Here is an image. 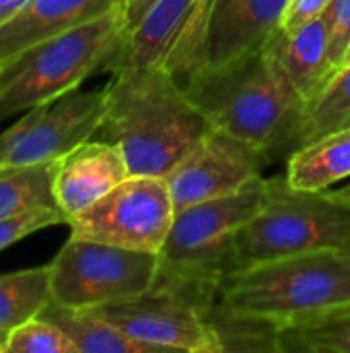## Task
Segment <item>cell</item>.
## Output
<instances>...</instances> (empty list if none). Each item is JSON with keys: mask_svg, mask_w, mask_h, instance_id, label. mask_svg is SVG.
I'll return each mask as SVG.
<instances>
[{"mask_svg": "<svg viewBox=\"0 0 350 353\" xmlns=\"http://www.w3.org/2000/svg\"><path fill=\"white\" fill-rule=\"evenodd\" d=\"M221 304L276 329L350 304V265L338 250L260 263L221 281Z\"/></svg>", "mask_w": 350, "mask_h": 353, "instance_id": "277c9868", "label": "cell"}, {"mask_svg": "<svg viewBox=\"0 0 350 353\" xmlns=\"http://www.w3.org/2000/svg\"><path fill=\"white\" fill-rule=\"evenodd\" d=\"M350 176V128L316 139L287 157V182L297 190L324 192Z\"/></svg>", "mask_w": 350, "mask_h": 353, "instance_id": "ac0fdd59", "label": "cell"}, {"mask_svg": "<svg viewBox=\"0 0 350 353\" xmlns=\"http://www.w3.org/2000/svg\"><path fill=\"white\" fill-rule=\"evenodd\" d=\"M334 194H338V196H340V199H344V201H350V184L349 186H344V188L334 190Z\"/></svg>", "mask_w": 350, "mask_h": 353, "instance_id": "f1b7e54d", "label": "cell"}, {"mask_svg": "<svg viewBox=\"0 0 350 353\" xmlns=\"http://www.w3.org/2000/svg\"><path fill=\"white\" fill-rule=\"evenodd\" d=\"M128 27L122 8L37 41L0 66V122L78 89L89 77L120 66Z\"/></svg>", "mask_w": 350, "mask_h": 353, "instance_id": "3957f363", "label": "cell"}, {"mask_svg": "<svg viewBox=\"0 0 350 353\" xmlns=\"http://www.w3.org/2000/svg\"><path fill=\"white\" fill-rule=\"evenodd\" d=\"M338 252H340V254H342V256L347 259V263L350 265V240L347 242V244H344V246H342V248H340V250H338Z\"/></svg>", "mask_w": 350, "mask_h": 353, "instance_id": "f546056e", "label": "cell"}, {"mask_svg": "<svg viewBox=\"0 0 350 353\" xmlns=\"http://www.w3.org/2000/svg\"><path fill=\"white\" fill-rule=\"evenodd\" d=\"M159 265L155 252L70 236L50 263L52 302L87 310L138 296L155 283Z\"/></svg>", "mask_w": 350, "mask_h": 353, "instance_id": "ba28073f", "label": "cell"}, {"mask_svg": "<svg viewBox=\"0 0 350 353\" xmlns=\"http://www.w3.org/2000/svg\"><path fill=\"white\" fill-rule=\"evenodd\" d=\"M219 292L217 283L177 275L159 265L157 279L146 292L87 310L161 352L221 353V339L206 319Z\"/></svg>", "mask_w": 350, "mask_h": 353, "instance_id": "8992f818", "label": "cell"}, {"mask_svg": "<svg viewBox=\"0 0 350 353\" xmlns=\"http://www.w3.org/2000/svg\"><path fill=\"white\" fill-rule=\"evenodd\" d=\"M266 41L301 103L309 101L334 74L328 58V33L322 14L289 33L276 27Z\"/></svg>", "mask_w": 350, "mask_h": 353, "instance_id": "e0dca14e", "label": "cell"}, {"mask_svg": "<svg viewBox=\"0 0 350 353\" xmlns=\"http://www.w3.org/2000/svg\"><path fill=\"white\" fill-rule=\"evenodd\" d=\"M105 118V89H72L33 105L0 132V168L56 161L99 132Z\"/></svg>", "mask_w": 350, "mask_h": 353, "instance_id": "8fae6325", "label": "cell"}, {"mask_svg": "<svg viewBox=\"0 0 350 353\" xmlns=\"http://www.w3.org/2000/svg\"><path fill=\"white\" fill-rule=\"evenodd\" d=\"M349 240L350 201L334 190H297L285 176H274L268 178L260 211L235 238V271L305 252L340 250Z\"/></svg>", "mask_w": 350, "mask_h": 353, "instance_id": "5b68a950", "label": "cell"}, {"mask_svg": "<svg viewBox=\"0 0 350 353\" xmlns=\"http://www.w3.org/2000/svg\"><path fill=\"white\" fill-rule=\"evenodd\" d=\"M155 0H126L124 2V19H126V27H128V35L134 29V25L142 19V14L149 10V6Z\"/></svg>", "mask_w": 350, "mask_h": 353, "instance_id": "4316f807", "label": "cell"}, {"mask_svg": "<svg viewBox=\"0 0 350 353\" xmlns=\"http://www.w3.org/2000/svg\"><path fill=\"white\" fill-rule=\"evenodd\" d=\"M322 19L328 33V58L336 72L350 43V0H332Z\"/></svg>", "mask_w": 350, "mask_h": 353, "instance_id": "d4e9b609", "label": "cell"}, {"mask_svg": "<svg viewBox=\"0 0 350 353\" xmlns=\"http://www.w3.org/2000/svg\"><path fill=\"white\" fill-rule=\"evenodd\" d=\"M347 128H350V66L338 68L309 101L289 116L268 151L270 161L289 157L299 147Z\"/></svg>", "mask_w": 350, "mask_h": 353, "instance_id": "2e32d148", "label": "cell"}, {"mask_svg": "<svg viewBox=\"0 0 350 353\" xmlns=\"http://www.w3.org/2000/svg\"><path fill=\"white\" fill-rule=\"evenodd\" d=\"M268 178L260 176L237 192L175 211L159 252L161 269L221 285L235 271V238L260 211Z\"/></svg>", "mask_w": 350, "mask_h": 353, "instance_id": "52a82bcc", "label": "cell"}, {"mask_svg": "<svg viewBox=\"0 0 350 353\" xmlns=\"http://www.w3.org/2000/svg\"><path fill=\"white\" fill-rule=\"evenodd\" d=\"M58 223H66V215L56 207H41L33 209L14 217L0 219V250L8 248L10 244Z\"/></svg>", "mask_w": 350, "mask_h": 353, "instance_id": "cb8c5ba5", "label": "cell"}, {"mask_svg": "<svg viewBox=\"0 0 350 353\" xmlns=\"http://www.w3.org/2000/svg\"><path fill=\"white\" fill-rule=\"evenodd\" d=\"M124 2L126 0H31L19 17L0 27V62L4 64L37 41L124 8Z\"/></svg>", "mask_w": 350, "mask_h": 353, "instance_id": "5bb4252c", "label": "cell"}, {"mask_svg": "<svg viewBox=\"0 0 350 353\" xmlns=\"http://www.w3.org/2000/svg\"><path fill=\"white\" fill-rule=\"evenodd\" d=\"M39 316L58 325L72 339L78 353H163L155 345L124 335L93 310L66 308L50 302Z\"/></svg>", "mask_w": 350, "mask_h": 353, "instance_id": "d6986e66", "label": "cell"}, {"mask_svg": "<svg viewBox=\"0 0 350 353\" xmlns=\"http://www.w3.org/2000/svg\"><path fill=\"white\" fill-rule=\"evenodd\" d=\"M332 0H289L287 4V10L281 19V25L278 29L283 31H295L297 27H301L303 23L320 17L326 6L330 4Z\"/></svg>", "mask_w": 350, "mask_h": 353, "instance_id": "484cf974", "label": "cell"}, {"mask_svg": "<svg viewBox=\"0 0 350 353\" xmlns=\"http://www.w3.org/2000/svg\"><path fill=\"white\" fill-rule=\"evenodd\" d=\"M215 2L155 0L130 31L120 66L161 68L184 83L206 62V39Z\"/></svg>", "mask_w": 350, "mask_h": 353, "instance_id": "30bf717a", "label": "cell"}, {"mask_svg": "<svg viewBox=\"0 0 350 353\" xmlns=\"http://www.w3.org/2000/svg\"><path fill=\"white\" fill-rule=\"evenodd\" d=\"M0 66H2V62H0Z\"/></svg>", "mask_w": 350, "mask_h": 353, "instance_id": "1f68e13d", "label": "cell"}, {"mask_svg": "<svg viewBox=\"0 0 350 353\" xmlns=\"http://www.w3.org/2000/svg\"><path fill=\"white\" fill-rule=\"evenodd\" d=\"M287 4L289 0H217L204 64L225 62L266 41L281 25Z\"/></svg>", "mask_w": 350, "mask_h": 353, "instance_id": "9a60e30c", "label": "cell"}, {"mask_svg": "<svg viewBox=\"0 0 350 353\" xmlns=\"http://www.w3.org/2000/svg\"><path fill=\"white\" fill-rule=\"evenodd\" d=\"M31 0H0V27L19 17Z\"/></svg>", "mask_w": 350, "mask_h": 353, "instance_id": "83f0119b", "label": "cell"}, {"mask_svg": "<svg viewBox=\"0 0 350 353\" xmlns=\"http://www.w3.org/2000/svg\"><path fill=\"white\" fill-rule=\"evenodd\" d=\"M347 66H350V43L349 48H347V52H344V58H342V62H340L338 68H347Z\"/></svg>", "mask_w": 350, "mask_h": 353, "instance_id": "4dcf8cb0", "label": "cell"}, {"mask_svg": "<svg viewBox=\"0 0 350 353\" xmlns=\"http://www.w3.org/2000/svg\"><path fill=\"white\" fill-rule=\"evenodd\" d=\"M52 302L50 265L0 275V341Z\"/></svg>", "mask_w": 350, "mask_h": 353, "instance_id": "ffe728a7", "label": "cell"}, {"mask_svg": "<svg viewBox=\"0 0 350 353\" xmlns=\"http://www.w3.org/2000/svg\"><path fill=\"white\" fill-rule=\"evenodd\" d=\"M130 176L124 153L109 141H85L52 168V186L58 209L70 217L83 213Z\"/></svg>", "mask_w": 350, "mask_h": 353, "instance_id": "4fadbf2b", "label": "cell"}, {"mask_svg": "<svg viewBox=\"0 0 350 353\" xmlns=\"http://www.w3.org/2000/svg\"><path fill=\"white\" fill-rule=\"evenodd\" d=\"M105 87L103 139L118 145L130 176L165 178L210 128L167 70L120 66Z\"/></svg>", "mask_w": 350, "mask_h": 353, "instance_id": "6da1fadb", "label": "cell"}, {"mask_svg": "<svg viewBox=\"0 0 350 353\" xmlns=\"http://www.w3.org/2000/svg\"><path fill=\"white\" fill-rule=\"evenodd\" d=\"M54 161L0 168V219L41 207H56L52 186Z\"/></svg>", "mask_w": 350, "mask_h": 353, "instance_id": "7402d4cb", "label": "cell"}, {"mask_svg": "<svg viewBox=\"0 0 350 353\" xmlns=\"http://www.w3.org/2000/svg\"><path fill=\"white\" fill-rule=\"evenodd\" d=\"M173 217L175 205L165 178L128 176L66 225L76 238L159 254Z\"/></svg>", "mask_w": 350, "mask_h": 353, "instance_id": "9c48e42d", "label": "cell"}, {"mask_svg": "<svg viewBox=\"0 0 350 353\" xmlns=\"http://www.w3.org/2000/svg\"><path fill=\"white\" fill-rule=\"evenodd\" d=\"M276 347L285 353H350V304L278 329Z\"/></svg>", "mask_w": 350, "mask_h": 353, "instance_id": "44dd1931", "label": "cell"}, {"mask_svg": "<svg viewBox=\"0 0 350 353\" xmlns=\"http://www.w3.org/2000/svg\"><path fill=\"white\" fill-rule=\"evenodd\" d=\"M2 352L10 353H78L72 339L54 323L35 316L14 327L4 343Z\"/></svg>", "mask_w": 350, "mask_h": 353, "instance_id": "603a6c76", "label": "cell"}, {"mask_svg": "<svg viewBox=\"0 0 350 353\" xmlns=\"http://www.w3.org/2000/svg\"><path fill=\"white\" fill-rule=\"evenodd\" d=\"M272 163L268 153L252 143L208 128L204 137L165 176L175 211L237 192Z\"/></svg>", "mask_w": 350, "mask_h": 353, "instance_id": "7c38bea8", "label": "cell"}, {"mask_svg": "<svg viewBox=\"0 0 350 353\" xmlns=\"http://www.w3.org/2000/svg\"><path fill=\"white\" fill-rule=\"evenodd\" d=\"M182 87L210 128L266 153L301 105L268 41L225 62L202 64Z\"/></svg>", "mask_w": 350, "mask_h": 353, "instance_id": "7a4b0ae2", "label": "cell"}]
</instances>
